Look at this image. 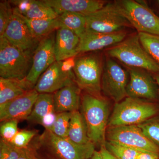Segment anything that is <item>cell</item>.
I'll list each match as a JSON object with an SVG mask.
<instances>
[{"label": "cell", "mask_w": 159, "mask_h": 159, "mask_svg": "<svg viewBox=\"0 0 159 159\" xmlns=\"http://www.w3.org/2000/svg\"><path fill=\"white\" fill-rule=\"evenodd\" d=\"M99 151L103 159H118L107 149L104 145L100 146Z\"/></svg>", "instance_id": "37"}, {"label": "cell", "mask_w": 159, "mask_h": 159, "mask_svg": "<svg viewBox=\"0 0 159 159\" xmlns=\"http://www.w3.org/2000/svg\"><path fill=\"white\" fill-rule=\"evenodd\" d=\"M38 148L35 141L30 143L28 147L21 149L20 154L18 159H39L37 157Z\"/></svg>", "instance_id": "34"}, {"label": "cell", "mask_w": 159, "mask_h": 159, "mask_svg": "<svg viewBox=\"0 0 159 159\" xmlns=\"http://www.w3.org/2000/svg\"><path fill=\"white\" fill-rule=\"evenodd\" d=\"M39 94L34 89L0 105L1 122L10 120H27L32 111Z\"/></svg>", "instance_id": "16"}, {"label": "cell", "mask_w": 159, "mask_h": 159, "mask_svg": "<svg viewBox=\"0 0 159 159\" xmlns=\"http://www.w3.org/2000/svg\"><path fill=\"white\" fill-rule=\"evenodd\" d=\"M32 53L25 52L0 36V76L8 79H25L31 69Z\"/></svg>", "instance_id": "6"}, {"label": "cell", "mask_w": 159, "mask_h": 159, "mask_svg": "<svg viewBox=\"0 0 159 159\" xmlns=\"http://www.w3.org/2000/svg\"><path fill=\"white\" fill-rule=\"evenodd\" d=\"M81 90L74 82L64 87L54 93L55 112H73L79 111L81 104Z\"/></svg>", "instance_id": "19"}, {"label": "cell", "mask_w": 159, "mask_h": 159, "mask_svg": "<svg viewBox=\"0 0 159 159\" xmlns=\"http://www.w3.org/2000/svg\"><path fill=\"white\" fill-rule=\"evenodd\" d=\"M21 149L10 142L1 139L0 141V159H18Z\"/></svg>", "instance_id": "33"}, {"label": "cell", "mask_w": 159, "mask_h": 159, "mask_svg": "<svg viewBox=\"0 0 159 159\" xmlns=\"http://www.w3.org/2000/svg\"><path fill=\"white\" fill-rule=\"evenodd\" d=\"M39 159H40L39 158Z\"/></svg>", "instance_id": "41"}, {"label": "cell", "mask_w": 159, "mask_h": 159, "mask_svg": "<svg viewBox=\"0 0 159 159\" xmlns=\"http://www.w3.org/2000/svg\"><path fill=\"white\" fill-rule=\"evenodd\" d=\"M19 121L10 120L2 122L0 127L1 139L10 142L18 132V123Z\"/></svg>", "instance_id": "32"}, {"label": "cell", "mask_w": 159, "mask_h": 159, "mask_svg": "<svg viewBox=\"0 0 159 159\" xmlns=\"http://www.w3.org/2000/svg\"><path fill=\"white\" fill-rule=\"evenodd\" d=\"M71 59V58H70ZM55 61L39 77L34 87L39 94L54 93L76 82L73 67L74 61Z\"/></svg>", "instance_id": "9"}, {"label": "cell", "mask_w": 159, "mask_h": 159, "mask_svg": "<svg viewBox=\"0 0 159 159\" xmlns=\"http://www.w3.org/2000/svg\"><path fill=\"white\" fill-rule=\"evenodd\" d=\"M137 159H159V154L150 152L140 151Z\"/></svg>", "instance_id": "36"}, {"label": "cell", "mask_w": 159, "mask_h": 159, "mask_svg": "<svg viewBox=\"0 0 159 159\" xmlns=\"http://www.w3.org/2000/svg\"><path fill=\"white\" fill-rule=\"evenodd\" d=\"M125 30L111 33H103L86 29L80 37L77 52L78 54L97 51L113 46L127 37Z\"/></svg>", "instance_id": "15"}, {"label": "cell", "mask_w": 159, "mask_h": 159, "mask_svg": "<svg viewBox=\"0 0 159 159\" xmlns=\"http://www.w3.org/2000/svg\"><path fill=\"white\" fill-rule=\"evenodd\" d=\"M85 16L87 29L100 33H114L132 27L114 2L108 3L102 9Z\"/></svg>", "instance_id": "11"}, {"label": "cell", "mask_w": 159, "mask_h": 159, "mask_svg": "<svg viewBox=\"0 0 159 159\" xmlns=\"http://www.w3.org/2000/svg\"><path fill=\"white\" fill-rule=\"evenodd\" d=\"M80 37L73 31L60 28L55 31L54 49L56 61H64L78 55Z\"/></svg>", "instance_id": "18"}, {"label": "cell", "mask_w": 159, "mask_h": 159, "mask_svg": "<svg viewBox=\"0 0 159 159\" xmlns=\"http://www.w3.org/2000/svg\"><path fill=\"white\" fill-rule=\"evenodd\" d=\"M9 2L20 14L30 19H55L58 16L43 0H14Z\"/></svg>", "instance_id": "20"}, {"label": "cell", "mask_w": 159, "mask_h": 159, "mask_svg": "<svg viewBox=\"0 0 159 159\" xmlns=\"http://www.w3.org/2000/svg\"><path fill=\"white\" fill-rule=\"evenodd\" d=\"M60 28H66L73 31L79 37L86 29L85 16L74 12H66L57 17Z\"/></svg>", "instance_id": "25"}, {"label": "cell", "mask_w": 159, "mask_h": 159, "mask_svg": "<svg viewBox=\"0 0 159 159\" xmlns=\"http://www.w3.org/2000/svg\"><path fill=\"white\" fill-rule=\"evenodd\" d=\"M36 134L37 131L34 130L18 131L10 142L16 148L23 149L29 146Z\"/></svg>", "instance_id": "30"}, {"label": "cell", "mask_w": 159, "mask_h": 159, "mask_svg": "<svg viewBox=\"0 0 159 159\" xmlns=\"http://www.w3.org/2000/svg\"><path fill=\"white\" fill-rule=\"evenodd\" d=\"M152 76L156 81L157 84L158 86L159 93V74H152Z\"/></svg>", "instance_id": "40"}, {"label": "cell", "mask_w": 159, "mask_h": 159, "mask_svg": "<svg viewBox=\"0 0 159 159\" xmlns=\"http://www.w3.org/2000/svg\"><path fill=\"white\" fill-rule=\"evenodd\" d=\"M158 115V102L126 97L115 103L108 126L138 125Z\"/></svg>", "instance_id": "2"}, {"label": "cell", "mask_w": 159, "mask_h": 159, "mask_svg": "<svg viewBox=\"0 0 159 159\" xmlns=\"http://www.w3.org/2000/svg\"><path fill=\"white\" fill-rule=\"evenodd\" d=\"M153 6L155 10L156 14L159 17V0L153 1Z\"/></svg>", "instance_id": "39"}, {"label": "cell", "mask_w": 159, "mask_h": 159, "mask_svg": "<svg viewBox=\"0 0 159 159\" xmlns=\"http://www.w3.org/2000/svg\"><path fill=\"white\" fill-rule=\"evenodd\" d=\"M80 108L91 142L95 145H104L110 116L108 99L102 96L98 97L84 92L81 95Z\"/></svg>", "instance_id": "1"}, {"label": "cell", "mask_w": 159, "mask_h": 159, "mask_svg": "<svg viewBox=\"0 0 159 159\" xmlns=\"http://www.w3.org/2000/svg\"><path fill=\"white\" fill-rule=\"evenodd\" d=\"M72 113L65 112L57 113L55 123L52 129L49 131L61 138H68V132Z\"/></svg>", "instance_id": "29"}, {"label": "cell", "mask_w": 159, "mask_h": 159, "mask_svg": "<svg viewBox=\"0 0 159 159\" xmlns=\"http://www.w3.org/2000/svg\"><path fill=\"white\" fill-rule=\"evenodd\" d=\"M137 125L145 136L159 147V115Z\"/></svg>", "instance_id": "27"}, {"label": "cell", "mask_w": 159, "mask_h": 159, "mask_svg": "<svg viewBox=\"0 0 159 159\" xmlns=\"http://www.w3.org/2000/svg\"><path fill=\"white\" fill-rule=\"evenodd\" d=\"M89 159H103L99 151L95 150L92 156Z\"/></svg>", "instance_id": "38"}, {"label": "cell", "mask_w": 159, "mask_h": 159, "mask_svg": "<svg viewBox=\"0 0 159 159\" xmlns=\"http://www.w3.org/2000/svg\"><path fill=\"white\" fill-rule=\"evenodd\" d=\"M55 37L54 31L41 40L34 50L31 69L25 79L32 89H34L41 75L56 61L54 49Z\"/></svg>", "instance_id": "13"}, {"label": "cell", "mask_w": 159, "mask_h": 159, "mask_svg": "<svg viewBox=\"0 0 159 159\" xmlns=\"http://www.w3.org/2000/svg\"><path fill=\"white\" fill-rule=\"evenodd\" d=\"M35 141L38 149L43 148L53 159H89L96 150L92 142L78 145L46 129Z\"/></svg>", "instance_id": "5"}, {"label": "cell", "mask_w": 159, "mask_h": 159, "mask_svg": "<svg viewBox=\"0 0 159 159\" xmlns=\"http://www.w3.org/2000/svg\"><path fill=\"white\" fill-rule=\"evenodd\" d=\"M53 111H55L54 93L39 94L27 120L31 123L40 124L43 117Z\"/></svg>", "instance_id": "24"}, {"label": "cell", "mask_w": 159, "mask_h": 159, "mask_svg": "<svg viewBox=\"0 0 159 159\" xmlns=\"http://www.w3.org/2000/svg\"><path fill=\"white\" fill-rule=\"evenodd\" d=\"M129 79L127 70L122 68L110 57L103 62L101 78V92L103 95L116 103L127 97L126 87Z\"/></svg>", "instance_id": "8"}, {"label": "cell", "mask_w": 159, "mask_h": 159, "mask_svg": "<svg viewBox=\"0 0 159 159\" xmlns=\"http://www.w3.org/2000/svg\"><path fill=\"white\" fill-rule=\"evenodd\" d=\"M58 16L66 12L87 16L102 9L108 3L103 0H43Z\"/></svg>", "instance_id": "17"}, {"label": "cell", "mask_w": 159, "mask_h": 159, "mask_svg": "<svg viewBox=\"0 0 159 159\" xmlns=\"http://www.w3.org/2000/svg\"><path fill=\"white\" fill-rule=\"evenodd\" d=\"M103 62L97 52L83 54L74 59L73 70L77 85L84 93L100 97Z\"/></svg>", "instance_id": "4"}, {"label": "cell", "mask_w": 159, "mask_h": 159, "mask_svg": "<svg viewBox=\"0 0 159 159\" xmlns=\"http://www.w3.org/2000/svg\"><path fill=\"white\" fill-rule=\"evenodd\" d=\"M13 15L3 35L14 47L33 54L40 41L33 36L25 22L13 8Z\"/></svg>", "instance_id": "14"}, {"label": "cell", "mask_w": 159, "mask_h": 159, "mask_svg": "<svg viewBox=\"0 0 159 159\" xmlns=\"http://www.w3.org/2000/svg\"><path fill=\"white\" fill-rule=\"evenodd\" d=\"M126 68L129 74L127 97L159 103L158 86L152 74L142 69Z\"/></svg>", "instance_id": "12"}, {"label": "cell", "mask_w": 159, "mask_h": 159, "mask_svg": "<svg viewBox=\"0 0 159 159\" xmlns=\"http://www.w3.org/2000/svg\"><path fill=\"white\" fill-rule=\"evenodd\" d=\"M32 89L25 80L0 77V105L24 95Z\"/></svg>", "instance_id": "21"}, {"label": "cell", "mask_w": 159, "mask_h": 159, "mask_svg": "<svg viewBox=\"0 0 159 159\" xmlns=\"http://www.w3.org/2000/svg\"><path fill=\"white\" fill-rule=\"evenodd\" d=\"M138 34L142 47L159 66V35L142 32Z\"/></svg>", "instance_id": "26"}, {"label": "cell", "mask_w": 159, "mask_h": 159, "mask_svg": "<svg viewBox=\"0 0 159 159\" xmlns=\"http://www.w3.org/2000/svg\"><path fill=\"white\" fill-rule=\"evenodd\" d=\"M13 8L9 1L0 2V36L4 34L13 15Z\"/></svg>", "instance_id": "31"}, {"label": "cell", "mask_w": 159, "mask_h": 159, "mask_svg": "<svg viewBox=\"0 0 159 159\" xmlns=\"http://www.w3.org/2000/svg\"><path fill=\"white\" fill-rule=\"evenodd\" d=\"M13 9L25 22L33 36L39 41L60 28L57 17L55 19H30L20 14L14 8Z\"/></svg>", "instance_id": "22"}, {"label": "cell", "mask_w": 159, "mask_h": 159, "mask_svg": "<svg viewBox=\"0 0 159 159\" xmlns=\"http://www.w3.org/2000/svg\"><path fill=\"white\" fill-rule=\"evenodd\" d=\"M106 140L134 148L159 154V147L148 139L137 125L108 126Z\"/></svg>", "instance_id": "10"}, {"label": "cell", "mask_w": 159, "mask_h": 159, "mask_svg": "<svg viewBox=\"0 0 159 159\" xmlns=\"http://www.w3.org/2000/svg\"><path fill=\"white\" fill-rule=\"evenodd\" d=\"M68 138L72 142L80 145H86L92 142L88 135L85 121L79 111L72 113Z\"/></svg>", "instance_id": "23"}, {"label": "cell", "mask_w": 159, "mask_h": 159, "mask_svg": "<svg viewBox=\"0 0 159 159\" xmlns=\"http://www.w3.org/2000/svg\"><path fill=\"white\" fill-rule=\"evenodd\" d=\"M106 148L118 159H137L140 151L106 141Z\"/></svg>", "instance_id": "28"}, {"label": "cell", "mask_w": 159, "mask_h": 159, "mask_svg": "<svg viewBox=\"0 0 159 159\" xmlns=\"http://www.w3.org/2000/svg\"><path fill=\"white\" fill-rule=\"evenodd\" d=\"M106 54L109 57L118 59L127 67L159 74V66L142 47L138 33L131 34L121 42L107 49Z\"/></svg>", "instance_id": "3"}, {"label": "cell", "mask_w": 159, "mask_h": 159, "mask_svg": "<svg viewBox=\"0 0 159 159\" xmlns=\"http://www.w3.org/2000/svg\"><path fill=\"white\" fill-rule=\"evenodd\" d=\"M57 116V113L55 111L47 114L43 117L39 124L43 126L46 130H50L55 123Z\"/></svg>", "instance_id": "35"}, {"label": "cell", "mask_w": 159, "mask_h": 159, "mask_svg": "<svg viewBox=\"0 0 159 159\" xmlns=\"http://www.w3.org/2000/svg\"><path fill=\"white\" fill-rule=\"evenodd\" d=\"M118 11L138 33L159 35V17L143 1L119 0L114 2Z\"/></svg>", "instance_id": "7"}]
</instances>
